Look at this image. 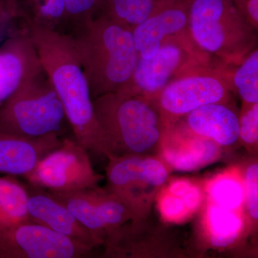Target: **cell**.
Returning a JSON list of instances; mask_svg holds the SVG:
<instances>
[{
  "label": "cell",
  "mask_w": 258,
  "mask_h": 258,
  "mask_svg": "<svg viewBox=\"0 0 258 258\" xmlns=\"http://www.w3.org/2000/svg\"><path fill=\"white\" fill-rule=\"evenodd\" d=\"M37 37L39 53L72 126L75 140L88 152L108 158L106 141L97 120L89 83L80 64L77 47L74 49L52 34H40Z\"/></svg>",
  "instance_id": "cell-1"
},
{
  "label": "cell",
  "mask_w": 258,
  "mask_h": 258,
  "mask_svg": "<svg viewBox=\"0 0 258 258\" xmlns=\"http://www.w3.org/2000/svg\"><path fill=\"white\" fill-rule=\"evenodd\" d=\"M93 106L108 158L159 150L166 127L155 101L120 89L98 96Z\"/></svg>",
  "instance_id": "cell-2"
},
{
  "label": "cell",
  "mask_w": 258,
  "mask_h": 258,
  "mask_svg": "<svg viewBox=\"0 0 258 258\" xmlns=\"http://www.w3.org/2000/svg\"><path fill=\"white\" fill-rule=\"evenodd\" d=\"M77 48L91 95L97 97L124 88L139 57L132 30L106 15L91 23Z\"/></svg>",
  "instance_id": "cell-3"
},
{
  "label": "cell",
  "mask_w": 258,
  "mask_h": 258,
  "mask_svg": "<svg viewBox=\"0 0 258 258\" xmlns=\"http://www.w3.org/2000/svg\"><path fill=\"white\" fill-rule=\"evenodd\" d=\"M189 33L204 54L225 64H237L257 47V30L248 23L235 0H191Z\"/></svg>",
  "instance_id": "cell-4"
},
{
  "label": "cell",
  "mask_w": 258,
  "mask_h": 258,
  "mask_svg": "<svg viewBox=\"0 0 258 258\" xmlns=\"http://www.w3.org/2000/svg\"><path fill=\"white\" fill-rule=\"evenodd\" d=\"M107 187L138 222L145 215L154 194L169 177V167L152 155H128L108 158Z\"/></svg>",
  "instance_id": "cell-5"
},
{
  "label": "cell",
  "mask_w": 258,
  "mask_h": 258,
  "mask_svg": "<svg viewBox=\"0 0 258 258\" xmlns=\"http://www.w3.org/2000/svg\"><path fill=\"white\" fill-rule=\"evenodd\" d=\"M231 98L232 90L223 71L209 62L171 81L155 101L168 128L200 107L230 103Z\"/></svg>",
  "instance_id": "cell-6"
},
{
  "label": "cell",
  "mask_w": 258,
  "mask_h": 258,
  "mask_svg": "<svg viewBox=\"0 0 258 258\" xmlns=\"http://www.w3.org/2000/svg\"><path fill=\"white\" fill-rule=\"evenodd\" d=\"M64 114L55 90L22 85L0 105V132L36 139L57 134Z\"/></svg>",
  "instance_id": "cell-7"
},
{
  "label": "cell",
  "mask_w": 258,
  "mask_h": 258,
  "mask_svg": "<svg viewBox=\"0 0 258 258\" xmlns=\"http://www.w3.org/2000/svg\"><path fill=\"white\" fill-rule=\"evenodd\" d=\"M209 59L189 35L168 37L152 58L139 57L130 81L121 89L155 101L171 81L200 64L209 63Z\"/></svg>",
  "instance_id": "cell-8"
},
{
  "label": "cell",
  "mask_w": 258,
  "mask_h": 258,
  "mask_svg": "<svg viewBox=\"0 0 258 258\" xmlns=\"http://www.w3.org/2000/svg\"><path fill=\"white\" fill-rule=\"evenodd\" d=\"M24 177L34 188L51 192L94 187L103 179L93 169L87 149L69 139L44 156Z\"/></svg>",
  "instance_id": "cell-9"
},
{
  "label": "cell",
  "mask_w": 258,
  "mask_h": 258,
  "mask_svg": "<svg viewBox=\"0 0 258 258\" xmlns=\"http://www.w3.org/2000/svg\"><path fill=\"white\" fill-rule=\"evenodd\" d=\"M49 192L63 204L99 244L129 220L134 222L124 204L98 186L69 192Z\"/></svg>",
  "instance_id": "cell-10"
},
{
  "label": "cell",
  "mask_w": 258,
  "mask_h": 258,
  "mask_svg": "<svg viewBox=\"0 0 258 258\" xmlns=\"http://www.w3.org/2000/svg\"><path fill=\"white\" fill-rule=\"evenodd\" d=\"M92 249L30 220L0 228V258H81Z\"/></svg>",
  "instance_id": "cell-11"
},
{
  "label": "cell",
  "mask_w": 258,
  "mask_h": 258,
  "mask_svg": "<svg viewBox=\"0 0 258 258\" xmlns=\"http://www.w3.org/2000/svg\"><path fill=\"white\" fill-rule=\"evenodd\" d=\"M191 3V0H157L149 16L132 30L139 57L152 58L168 37L189 35Z\"/></svg>",
  "instance_id": "cell-12"
},
{
  "label": "cell",
  "mask_w": 258,
  "mask_h": 258,
  "mask_svg": "<svg viewBox=\"0 0 258 258\" xmlns=\"http://www.w3.org/2000/svg\"><path fill=\"white\" fill-rule=\"evenodd\" d=\"M166 128L159 152L168 167L180 171H192L213 164L221 157L222 147L205 137L189 132Z\"/></svg>",
  "instance_id": "cell-13"
},
{
  "label": "cell",
  "mask_w": 258,
  "mask_h": 258,
  "mask_svg": "<svg viewBox=\"0 0 258 258\" xmlns=\"http://www.w3.org/2000/svg\"><path fill=\"white\" fill-rule=\"evenodd\" d=\"M28 210L32 222L90 248L99 244L63 204L49 191L37 188L29 191Z\"/></svg>",
  "instance_id": "cell-14"
},
{
  "label": "cell",
  "mask_w": 258,
  "mask_h": 258,
  "mask_svg": "<svg viewBox=\"0 0 258 258\" xmlns=\"http://www.w3.org/2000/svg\"><path fill=\"white\" fill-rule=\"evenodd\" d=\"M61 142L57 134L28 139L0 132V173L26 176L44 156L58 147Z\"/></svg>",
  "instance_id": "cell-15"
},
{
  "label": "cell",
  "mask_w": 258,
  "mask_h": 258,
  "mask_svg": "<svg viewBox=\"0 0 258 258\" xmlns=\"http://www.w3.org/2000/svg\"><path fill=\"white\" fill-rule=\"evenodd\" d=\"M217 103L200 107L185 115V127L221 147L239 141V113L229 104Z\"/></svg>",
  "instance_id": "cell-16"
},
{
  "label": "cell",
  "mask_w": 258,
  "mask_h": 258,
  "mask_svg": "<svg viewBox=\"0 0 258 258\" xmlns=\"http://www.w3.org/2000/svg\"><path fill=\"white\" fill-rule=\"evenodd\" d=\"M201 189L189 180L171 181L158 197V209L165 221H184L200 208L203 201Z\"/></svg>",
  "instance_id": "cell-17"
},
{
  "label": "cell",
  "mask_w": 258,
  "mask_h": 258,
  "mask_svg": "<svg viewBox=\"0 0 258 258\" xmlns=\"http://www.w3.org/2000/svg\"><path fill=\"white\" fill-rule=\"evenodd\" d=\"M28 198V189L15 176H0V228L30 221Z\"/></svg>",
  "instance_id": "cell-18"
},
{
  "label": "cell",
  "mask_w": 258,
  "mask_h": 258,
  "mask_svg": "<svg viewBox=\"0 0 258 258\" xmlns=\"http://www.w3.org/2000/svg\"><path fill=\"white\" fill-rule=\"evenodd\" d=\"M205 224L212 245L225 247L233 243L244 229L240 212L226 210L209 203L205 215Z\"/></svg>",
  "instance_id": "cell-19"
},
{
  "label": "cell",
  "mask_w": 258,
  "mask_h": 258,
  "mask_svg": "<svg viewBox=\"0 0 258 258\" xmlns=\"http://www.w3.org/2000/svg\"><path fill=\"white\" fill-rule=\"evenodd\" d=\"M210 203L217 206L240 212L244 205L243 176L235 169L217 174L207 186Z\"/></svg>",
  "instance_id": "cell-20"
},
{
  "label": "cell",
  "mask_w": 258,
  "mask_h": 258,
  "mask_svg": "<svg viewBox=\"0 0 258 258\" xmlns=\"http://www.w3.org/2000/svg\"><path fill=\"white\" fill-rule=\"evenodd\" d=\"M234 71L220 68L228 81L231 90L239 95L243 103H258V49L249 52Z\"/></svg>",
  "instance_id": "cell-21"
},
{
  "label": "cell",
  "mask_w": 258,
  "mask_h": 258,
  "mask_svg": "<svg viewBox=\"0 0 258 258\" xmlns=\"http://www.w3.org/2000/svg\"><path fill=\"white\" fill-rule=\"evenodd\" d=\"M25 71L23 51L16 42H10L0 50V105L23 84Z\"/></svg>",
  "instance_id": "cell-22"
},
{
  "label": "cell",
  "mask_w": 258,
  "mask_h": 258,
  "mask_svg": "<svg viewBox=\"0 0 258 258\" xmlns=\"http://www.w3.org/2000/svg\"><path fill=\"white\" fill-rule=\"evenodd\" d=\"M157 0H105L107 16L133 30L152 13Z\"/></svg>",
  "instance_id": "cell-23"
},
{
  "label": "cell",
  "mask_w": 258,
  "mask_h": 258,
  "mask_svg": "<svg viewBox=\"0 0 258 258\" xmlns=\"http://www.w3.org/2000/svg\"><path fill=\"white\" fill-rule=\"evenodd\" d=\"M239 141L250 149L257 147L258 103L242 104L239 113Z\"/></svg>",
  "instance_id": "cell-24"
},
{
  "label": "cell",
  "mask_w": 258,
  "mask_h": 258,
  "mask_svg": "<svg viewBox=\"0 0 258 258\" xmlns=\"http://www.w3.org/2000/svg\"><path fill=\"white\" fill-rule=\"evenodd\" d=\"M244 205L249 216L254 221L258 218V165L257 163L249 164L244 171Z\"/></svg>",
  "instance_id": "cell-25"
},
{
  "label": "cell",
  "mask_w": 258,
  "mask_h": 258,
  "mask_svg": "<svg viewBox=\"0 0 258 258\" xmlns=\"http://www.w3.org/2000/svg\"><path fill=\"white\" fill-rule=\"evenodd\" d=\"M64 13L71 15L88 14L103 7L105 0H64Z\"/></svg>",
  "instance_id": "cell-26"
},
{
  "label": "cell",
  "mask_w": 258,
  "mask_h": 258,
  "mask_svg": "<svg viewBox=\"0 0 258 258\" xmlns=\"http://www.w3.org/2000/svg\"><path fill=\"white\" fill-rule=\"evenodd\" d=\"M235 3L246 20L257 30L258 0H235Z\"/></svg>",
  "instance_id": "cell-27"
},
{
  "label": "cell",
  "mask_w": 258,
  "mask_h": 258,
  "mask_svg": "<svg viewBox=\"0 0 258 258\" xmlns=\"http://www.w3.org/2000/svg\"><path fill=\"white\" fill-rule=\"evenodd\" d=\"M11 0H0V19L7 18L11 9Z\"/></svg>",
  "instance_id": "cell-28"
},
{
  "label": "cell",
  "mask_w": 258,
  "mask_h": 258,
  "mask_svg": "<svg viewBox=\"0 0 258 258\" xmlns=\"http://www.w3.org/2000/svg\"><path fill=\"white\" fill-rule=\"evenodd\" d=\"M5 18H4L0 19V20H3V19H5Z\"/></svg>",
  "instance_id": "cell-29"
}]
</instances>
